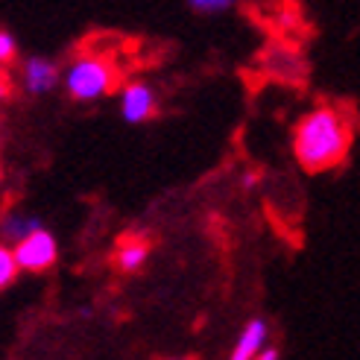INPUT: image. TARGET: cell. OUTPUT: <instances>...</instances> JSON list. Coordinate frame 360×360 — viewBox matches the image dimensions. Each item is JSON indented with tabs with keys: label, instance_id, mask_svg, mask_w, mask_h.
Here are the masks:
<instances>
[{
	"label": "cell",
	"instance_id": "1",
	"mask_svg": "<svg viewBox=\"0 0 360 360\" xmlns=\"http://www.w3.org/2000/svg\"><path fill=\"white\" fill-rule=\"evenodd\" d=\"M352 138H354L352 117L334 109V105H319V109L299 120L293 135V150L304 170L322 173L328 167H337L346 158Z\"/></svg>",
	"mask_w": 360,
	"mask_h": 360
},
{
	"label": "cell",
	"instance_id": "12",
	"mask_svg": "<svg viewBox=\"0 0 360 360\" xmlns=\"http://www.w3.org/2000/svg\"><path fill=\"white\" fill-rule=\"evenodd\" d=\"M12 94V79H9V74L4 68H0V100H6Z\"/></svg>",
	"mask_w": 360,
	"mask_h": 360
},
{
	"label": "cell",
	"instance_id": "4",
	"mask_svg": "<svg viewBox=\"0 0 360 360\" xmlns=\"http://www.w3.org/2000/svg\"><path fill=\"white\" fill-rule=\"evenodd\" d=\"M120 112H123V120H129V123H143V120L155 117V94H153V88L143 85V82L126 85Z\"/></svg>",
	"mask_w": 360,
	"mask_h": 360
},
{
	"label": "cell",
	"instance_id": "6",
	"mask_svg": "<svg viewBox=\"0 0 360 360\" xmlns=\"http://www.w3.org/2000/svg\"><path fill=\"white\" fill-rule=\"evenodd\" d=\"M264 340H266V322L264 319L246 322L238 346H235V352H231V360H255V354L264 349Z\"/></svg>",
	"mask_w": 360,
	"mask_h": 360
},
{
	"label": "cell",
	"instance_id": "2",
	"mask_svg": "<svg viewBox=\"0 0 360 360\" xmlns=\"http://www.w3.org/2000/svg\"><path fill=\"white\" fill-rule=\"evenodd\" d=\"M117 82H120L117 68L105 56H82L68 68V77H65L68 94L79 103L109 94Z\"/></svg>",
	"mask_w": 360,
	"mask_h": 360
},
{
	"label": "cell",
	"instance_id": "11",
	"mask_svg": "<svg viewBox=\"0 0 360 360\" xmlns=\"http://www.w3.org/2000/svg\"><path fill=\"white\" fill-rule=\"evenodd\" d=\"M18 56V44L15 39L6 32V30H0V65H12Z\"/></svg>",
	"mask_w": 360,
	"mask_h": 360
},
{
	"label": "cell",
	"instance_id": "9",
	"mask_svg": "<svg viewBox=\"0 0 360 360\" xmlns=\"http://www.w3.org/2000/svg\"><path fill=\"white\" fill-rule=\"evenodd\" d=\"M18 269H21V264H18V258H15V249L0 246V287H6V284L15 281Z\"/></svg>",
	"mask_w": 360,
	"mask_h": 360
},
{
	"label": "cell",
	"instance_id": "10",
	"mask_svg": "<svg viewBox=\"0 0 360 360\" xmlns=\"http://www.w3.org/2000/svg\"><path fill=\"white\" fill-rule=\"evenodd\" d=\"M235 0H188V6L193 12H200V15H214V12H223L229 9Z\"/></svg>",
	"mask_w": 360,
	"mask_h": 360
},
{
	"label": "cell",
	"instance_id": "8",
	"mask_svg": "<svg viewBox=\"0 0 360 360\" xmlns=\"http://www.w3.org/2000/svg\"><path fill=\"white\" fill-rule=\"evenodd\" d=\"M35 229H41V223L35 220V217H9L4 223V235L18 243V240H24L30 231H35Z\"/></svg>",
	"mask_w": 360,
	"mask_h": 360
},
{
	"label": "cell",
	"instance_id": "13",
	"mask_svg": "<svg viewBox=\"0 0 360 360\" xmlns=\"http://www.w3.org/2000/svg\"><path fill=\"white\" fill-rule=\"evenodd\" d=\"M255 360H278V352L276 349H264V352L255 354Z\"/></svg>",
	"mask_w": 360,
	"mask_h": 360
},
{
	"label": "cell",
	"instance_id": "7",
	"mask_svg": "<svg viewBox=\"0 0 360 360\" xmlns=\"http://www.w3.org/2000/svg\"><path fill=\"white\" fill-rule=\"evenodd\" d=\"M147 255H150V243L143 238H123L117 246L115 264H117V269H123V273H135V269L147 261Z\"/></svg>",
	"mask_w": 360,
	"mask_h": 360
},
{
	"label": "cell",
	"instance_id": "5",
	"mask_svg": "<svg viewBox=\"0 0 360 360\" xmlns=\"http://www.w3.org/2000/svg\"><path fill=\"white\" fill-rule=\"evenodd\" d=\"M56 77H59V70L50 59L32 56L24 65V85H27L30 94H47L50 88L56 85Z\"/></svg>",
	"mask_w": 360,
	"mask_h": 360
},
{
	"label": "cell",
	"instance_id": "3",
	"mask_svg": "<svg viewBox=\"0 0 360 360\" xmlns=\"http://www.w3.org/2000/svg\"><path fill=\"white\" fill-rule=\"evenodd\" d=\"M56 240H53L50 231L35 229L24 240H18L15 246V258L21 264V269H30V273H41L53 261H56Z\"/></svg>",
	"mask_w": 360,
	"mask_h": 360
}]
</instances>
